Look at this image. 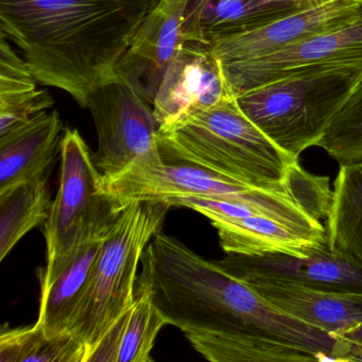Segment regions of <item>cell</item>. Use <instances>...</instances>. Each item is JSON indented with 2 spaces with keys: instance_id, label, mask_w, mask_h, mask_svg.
Returning a JSON list of instances; mask_svg holds the SVG:
<instances>
[{
  "instance_id": "cell-6",
  "label": "cell",
  "mask_w": 362,
  "mask_h": 362,
  "mask_svg": "<svg viewBox=\"0 0 362 362\" xmlns=\"http://www.w3.org/2000/svg\"><path fill=\"white\" fill-rule=\"evenodd\" d=\"M119 214L79 131L65 129L60 183L44 222L46 267L39 274L41 289L54 281L82 247L105 238Z\"/></svg>"
},
{
  "instance_id": "cell-12",
  "label": "cell",
  "mask_w": 362,
  "mask_h": 362,
  "mask_svg": "<svg viewBox=\"0 0 362 362\" xmlns=\"http://www.w3.org/2000/svg\"><path fill=\"white\" fill-rule=\"evenodd\" d=\"M362 20V0H327L300 8L260 28L207 42L222 64L253 60Z\"/></svg>"
},
{
  "instance_id": "cell-3",
  "label": "cell",
  "mask_w": 362,
  "mask_h": 362,
  "mask_svg": "<svg viewBox=\"0 0 362 362\" xmlns=\"http://www.w3.org/2000/svg\"><path fill=\"white\" fill-rule=\"evenodd\" d=\"M107 194L120 211L131 202H162L173 206L181 199H211L249 205L298 230L325 234L332 201L329 177L308 173L286 190L245 185L202 167L162 160L136 164L105 179Z\"/></svg>"
},
{
  "instance_id": "cell-4",
  "label": "cell",
  "mask_w": 362,
  "mask_h": 362,
  "mask_svg": "<svg viewBox=\"0 0 362 362\" xmlns=\"http://www.w3.org/2000/svg\"><path fill=\"white\" fill-rule=\"evenodd\" d=\"M158 144L165 162L202 167L259 189L286 190L309 173L243 113L236 97L158 133Z\"/></svg>"
},
{
  "instance_id": "cell-5",
  "label": "cell",
  "mask_w": 362,
  "mask_h": 362,
  "mask_svg": "<svg viewBox=\"0 0 362 362\" xmlns=\"http://www.w3.org/2000/svg\"><path fill=\"white\" fill-rule=\"evenodd\" d=\"M362 84V64L304 69L237 95L243 113L283 151L298 160L317 146Z\"/></svg>"
},
{
  "instance_id": "cell-11",
  "label": "cell",
  "mask_w": 362,
  "mask_h": 362,
  "mask_svg": "<svg viewBox=\"0 0 362 362\" xmlns=\"http://www.w3.org/2000/svg\"><path fill=\"white\" fill-rule=\"evenodd\" d=\"M218 262L247 283L279 281L321 291L362 292V260L334 251L328 243L302 257L283 253L228 254Z\"/></svg>"
},
{
  "instance_id": "cell-22",
  "label": "cell",
  "mask_w": 362,
  "mask_h": 362,
  "mask_svg": "<svg viewBox=\"0 0 362 362\" xmlns=\"http://www.w3.org/2000/svg\"><path fill=\"white\" fill-rule=\"evenodd\" d=\"M317 147L339 166L362 164V84L337 114Z\"/></svg>"
},
{
  "instance_id": "cell-19",
  "label": "cell",
  "mask_w": 362,
  "mask_h": 362,
  "mask_svg": "<svg viewBox=\"0 0 362 362\" xmlns=\"http://www.w3.org/2000/svg\"><path fill=\"white\" fill-rule=\"evenodd\" d=\"M325 226L330 249L362 260V164L339 168Z\"/></svg>"
},
{
  "instance_id": "cell-9",
  "label": "cell",
  "mask_w": 362,
  "mask_h": 362,
  "mask_svg": "<svg viewBox=\"0 0 362 362\" xmlns=\"http://www.w3.org/2000/svg\"><path fill=\"white\" fill-rule=\"evenodd\" d=\"M234 97L223 64L209 45L185 42L167 69L152 103L158 133L168 132Z\"/></svg>"
},
{
  "instance_id": "cell-7",
  "label": "cell",
  "mask_w": 362,
  "mask_h": 362,
  "mask_svg": "<svg viewBox=\"0 0 362 362\" xmlns=\"http://www.w3.org/2000/svg\"><path fill=\"white\" fill-rule=\"evenodd\" d=\"M170 207L162 202L129 203L103 239L90 292L74 330L86 346V362L134 303L139 262L162 232Z\"/></svg>"
},
{
  "instance_id": "cell-17",
  "label": "cell",
  "mask_w": 362,
  "mask_h": 362,
  "mask_svg": "<svg viewBox=\"0 0 362 362\" xmlns=\"http://www.w3.org/2000/svg\"><path fill=\"white\" fill-rule=\"evenodd\" d=\"M103 239L82 247L54 281L41 289L35 324L43 328L48 337L74 334L90 292Z\"/></svg>"
},
{
  "instance_id": "cell-1",
  "label": "cell",
  "mask_w": 362,
  "mask_h": 362,
  "mask_svg": "<svg viewBox=\"0 0 362 362\" xmlns=\"http://www.w3.org/2000/svg\"><path fill=\"white\" fill-rule=\"evenodd\" d=\"M139 279L168 325L209 361H358L351 345L281 310L170 235L160 232L148 245Z\"/></svg>"
},
{
  "instance_id": "cell-16",
  "label": "cell",
  "mask_w": 362,
  "mask_h": 362,
  "mask_svg": "<svg viewBox=\"0 0 362 362\" xmlns=\"http://www.w3.org/2000/svg\"><path fill=\"white\" fill-rule=\"evenodd\" d=\"M64 127L57 110L45 111L0 136V192L49 173L61 153Z\"/></svg>"
},
{
  "instance_id": "cell-21",
  "label": "cell",
  "mask_w": 362,
  "mask_h": 362,
  "mask_svg": "<svg viewBox=\"0 0 362 362\" xmlns=\"http://www.w3.org/2000/svg\"><path fill=\"white\" fill-rule=\"evenodd\" d=\"M1 362H86V349L75 336L48 337L35 324L4 327L0 334Z\"/></svg>"
},
{
  "instance_id": "cell-24",
  "label": "cell",
  "mask_w": 362,
  "mask_h": 362,
  "mask_svg": "<svg viewBox=\"0 0 362 362\" xmlns=\"http://www.w3.org/2000/svg\"><path fill=\"white\" fill-rule=\"evenodd\" d=\"M260 1H285V3H294L307 7V6L324 3V1H327V0H260Z\"/></svg>"
},
{
  "instance_id": "cell-15",
  "label": "cell",
  "mask_w": 362,
  "mask_h": 362,
  "mask_svg": "<svg viewBox=\"0 0 362 362\" xmlns=\"http://www.w3.org/2000/svg\"><path fill=\"white\" fill-rule=\"evenodd\" d=\"M209 220L226 254L283 253L302 257L328 243L327 235L291 228L247 205H230L223 215Z\"/></svg>"
},
{
  "instance_id": "cell-20",
  "label": "cell",
  "mask_w": 362,
  "mask_h": 362,
  "mask_svg": "<svg viewBox=\"0 0 362 362\" xmlns=\"http://www.w3.org/2000/svg\"><path fill=\"white\" fill-rule=\"evenodd\" d=\"M49 173L0 192V260L31 230L44 224L49 216L52 200Z\"/></svg>"
},
{
  "instance_id": "cell-8",
  "label": "cell",
  "mask_w": 362,
  "mask_h": 362,
  "mask_svg": "<svg viewBox=\"0 0 362 362\" xmlns=\"http://www.w3.org/2000/svg\"><path fill=\"white\" fill-rule=\"evenodd\" d=\"M86 109L96 127L98 148L95 165L105 179L136 164L162 162L153 109L117 74L97 86Z\"/></svg>"
},
{
  "instance_id": "cell-23",
  "label": "cell",
  "mask_w": 362,
  "mask_h": 362,
  "mask_svg": "<svg viewBox=\"0 0 362 362\" xmlns=\"http://www.w3.org/2000/svg\"><path fill=\"white\" fill-rule=\"evenodd\" d=\"M37 78L22 54L0 35V109L18 107L39 96Z\"/></svg>"
},
{
  "instance_id": "cell-18",
  "label": "cell",
  "mask_w": 362,
  "mask_h": 362,
  "mask_svg": "<svg viewBox=\"0 0 362 362\" xmlns=\"http://www.w3.org/2000/svg\"><path fill=\"white\" fill-rule=\"evenodd\" d=\"M168 325L146 281H137L132 306L99 343L88 362H151L156 337Z\"/></svg>"
},
{
  "instance_id": "cell-14",
  "label": "cell",
  "mask_w": 362,
  "mask_h": 362,
  "mask_svg": "<svg viewBox=\"0 0 362 362\" xmlns=\"http://www.w3.org/2000/svg\"><path fill=\"white\" fill-rule=\"evenodd\" d=\"M247 284L281 310L351 345L362 359V292L321 291L279 281Z\"/></svg>"
},
{
  "instance_id": "cell-10",
  "label": "cell",
  "mask_w": 362,
  "mask_h": 362,
  "mask_svg": "<svg viewBox=\"0 0 362 362\" xmlns=\"http://www.w3.org/2000/svg\"><path fill=\"white\" fill-rule=\"evenodd\" d=\"M362 64V20L253 60L223 64L234 94L304 69Z\"/></svg>"
},
{
  "instance_id": "cell-2",
  "label": "cell",
  "mask_w": 362,
  "mask_h": 362,
  "mask_svg": "<svg viewBox=\"0 0 362 362\" xmlns=\"http://www.w3.org/2000/svg\"><path fill=\"white\" fill-rule=\"evenodd\" d=\"M158 0H0V35L42 86L86 109Z\"/></svg>"
},
{
  "instance_id": "cell-13",
  "label": "cell",
  "mask_w": 362,
  "mask_h": 362,
  "mask_svg": "<svg viewBox=\"0 0 362 362\" xmlns=\"http://www.w3.org/2000/svg\"><path fill=\"white\" fill-rule=\"evenodd\" d=\"M189 0H158L150 10L115 73L152 105L170 63L185 44Z\"/></svg>"
}]
</instances>
